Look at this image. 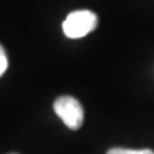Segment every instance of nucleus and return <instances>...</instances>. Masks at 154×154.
Segmentation results:
<instances>
[{
  "instance_id": "3",
  "label": "nucleus",
  "mask_w": 154,
  "mask_h": 154,
  "mask_svg": "<svg viewBox=\"0 0 154 154\" xmlns=\"http://www.w3.org/2000/svg\"><path fill=\"white\" fill-rule=\"evenodd\" d=\"M107 154H154L150 149H140V150H134V149H123V148H113L109 149Z\"/></svg>"
},
{
  "instance_id": "4",
  "label": "nucleus",
  "mask_w": 154,
  "mask_h": 154,
  "mask_svg": "<svg viewBox=\"0 0 154 154\" xmlns=\"http://www.w3.org/2000/svg\"><path fill=\"white\" fill-rule=\"evenodd\" d=\"M8 69V58L7 53L4 50V48L0 45V76L5 73V71Z\"/></svg>"
},
{
  "instance_id": "2",
  "label": "nucleus",
  "mask_w": 154,
  "mask_h": 154,
  "mask_svg": "<svg viewBox=\"0 0 154 154\" xmlns=\"http://www.w3.org/2000/svg\"><path fill=\"white\" fill-rule=\"evenodd\" d=\"M54 112L71 130H79L84 123V109L80 102L69 95L59 96L54 102Z\"/></svg>"
},
{
  "instance_id": "5",
  "label": "nucleus",
  "mask_w": 154,
  "mask_h": 154,
  "mask_svg": "<svg viewBox=\"0 0 154 154\" xmlns=\"http://www.w3.org/2000/svg\"><path fill=\"white\" fill-rule=\"evenodd\" d=\"M12 154H16V153H12Z\"/></svg>"
},
{
  "instance_id": "1",
  "label": "nucleus",
  "mask_w": 154,
  "mask_h": 154,
  "mask_svg": "<svg viewBox=\"0 0 154 154\" xmlns=\"http://www.w3.org/2000/svg\"><path fill=\"white\" fill-rule=\"evenodd\" d=\"M98 26V17L91 11H75L63 22V32L69 38H80L94 31Z\"/></svg>"
}]
</instances>
